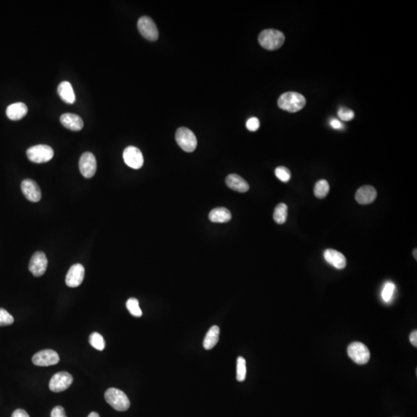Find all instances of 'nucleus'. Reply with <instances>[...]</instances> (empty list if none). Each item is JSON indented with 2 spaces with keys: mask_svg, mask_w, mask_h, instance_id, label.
<instances>
[{
  "mask_svg": "<svg viewBox=\"0 0 417 417\" xmlns=\"http://www.w3.org/2000/svg\"><path fill=\"white\" fill-rule=\"evenodd\" d=\"M278 104L281 109L295 113L303 109L306 104V99L299 93L290 91L280 96Z\"/></svg>",
  "mask_w": 417,
  "mask_h": 417,
  "instance_id": "f257e3e1",
  "label": "nucleus"
},
{
  "mask_svg": "<svg viewBox=\"0 0 417 417\" xmlns=\"http://www.w3.org/2000/svg\"><path fill=\"white\" fill-rule=\"evenodd\" d=\"M260 44L264 49L275 50L279 49L285 43V36L281 31L274 29H267L260 33L258 37Z\"/></svg>",
  "mask_w": 417,
  "mask_h": 417,
  "instance_id": "f03ea898",
  "label": "nucleus"
},
{
  "mask_svg": "<svg viewBox=\"0 0 417 417\" xmlns=\"http://www.w3.org/2000/svg\"><path fill=\"white\" fill-rule=\"evenodd\" d=\"M106 402L112 408L118 411H128L130 407V401L126 394L121 390L116 388H110L104 394Z\"/></svg>",
  "mask_w": 417,
  "mask_h": 417,
  "instance_id": "7ed1b4c3",
  "label": "nucleus"
},
{
  "mask_svg": "<svg viewBox=\"0 0 417 417\" xmlns=\"http://www.w3.org/2000/svg\"><path fill=\"white\" fill-rule=\"evenodd\" d=\"M26 155L31 162L39 164L51 160L54 152L53 148L49 145H37L28 148Z\"/></svg>",
  "mask_w": 417,
  "mask_h": 417,
  "instance_id": "20e7f679",
  "label": "nucleus"
},
{
  "mask_svg": "<svg viewBox=\"0 0 417 417\" xmlns=\"http://www.w3.org/2000/svg\"><path fill=\"white\" fill-rule=\"evenodd\" d=\"M176 140L178 145L186 152H193L197 146V139L193 131L182 127L176 131Z\"/></svg>",
  "mask_w": 417,
  "mask_h": 417,
  "instance_id": "39448f33",
  "label": "nucleus"
},
{
  "mask_svg": "<svg viewBox=\"0 0 417 417\" xmlns=\"http://www.w3.org/2000/svg\"><path fill=\"white\" fill-rule=\"evenodd\" d=\"M348 355L352 360L359 365H365L370 361V350L366 345L359 342L349 345Z\"/></svg>",
  "mask_w": 417,
  "mask_h": 417,
  "instance_id": "423d86ee",
  "label": "nucleus"
},
{
  "mask_svg": "<svg viewBox=\"0 0 417 417\" xmlns=\"http://www.w3.org/2000/svg\"><path fill=\"white\" fill-rule=\"evenodd\" d=\"M73 383V377L66 372H60L53 375L49 381V390L53 393H60L67 390Z\"/></svg>",
  "mask_w": 417,
  "mask_h": 417,
  "instance_id": "0eeeda50",
  "label": "nucleus"
},
{
  "mask_svg": "<svg viewBox=\"0 0 417 417\" xmlns=\"http://www.w3.org/2000/svg\"><path fill=\"white\" fill-rule=\"evenodd\" d=\"M138 29L145 39L155 41L158 38V30L156 24L148 16H142L138 19Z\"/></svg>",
  "mask_w": 417,
  "mask_h": 417,
  "instance_id": "6e6552de",
  "label": "nucleus"
},
{
  "mask_svg": "<svg viewBox=\"0 0 417 417\" xmlns=\"http://www.w3.org/2000/svg\"><path fill=\"white\" fill-rule=\"evenodd\" d=\"M123 158L125 164L132 169H139L143 165V155L136 147H127L123 152Z\"/></svg>",
  "mask_w": 417,
  "mask_h": 417,
  "instance_id": "1a4fd4ad",
  "label": "nucleus"
},
{
  "mask_svg": "<svg viewBox=\"0 0 417 417\" xmlns=\"http://www.w3.org/2000/svg\"><path fill=\"white\" fill-rule=\"evenodd\" d=\"M79 168L83 177L92 178L97 170V161L94 155L91 152L83 153L80 158Z\"/></svg>",
  "mask_w": 417,
  "mask_h": 417,
  "instance_id": "9d476101",
  "label": "nucleus"
},
{
  "mask_svg": "<svg viewBox=\"0 0 417 417\" xmlns=\"http://www.w3.org/2000/svg\"><path fill=\"white\" fill-rule=\"evenodd\" d=\"M32 363L37 366H49L60 362L59 355L51 349L38 352L32 359Z\"/></svg>",
  "mask_w": 417,
  "mask_h": 417,
  "instance_id": "9b49d317",
  "label": "nucleus"
},
{
  "mask_svg": "<svg viewBox=\"0 0 417 417\" xmlns=\"http://www.w3.org/2000/svg\"><path fill=\"white\" fill-rule=\"evenodd\" d=\"M47 264V258L44 253L38 251L32 255L29 262V269L35 277H40L46 272Z\"/></svg>",
  "mask_w": 417,
  "mask_h": 417,
  "instance_id": "f8f14e48",
  "label": "nucleus"
},
{
  "mask_svg": "<svg viewBox=\"0 0 417 417\" xmlns=\"http://www.w3.org/2000/svg\"><path fill=\"white\" fill-rule=\"evenodd\" d=\"M85 270L80 264L72 266L66 274V284L70 288H77L81 285L84 278Z\"/></svg>",
  "mask_w": 417,
  "mask_h": 417,
  "instance_id": "ddd939ff",
  "label": "nucleus"
},
{
  "mask_svg": "<svg viewBox=\"0 0 417 417\" xmlns=\"http://www.w3.org/2000/svg\"><path fill=\"white\" fill-rule=\"evenodd\" d=\"M21 189L25 197L29 201L37 203L40 200L42 193L39 186L35 181L32 179H25L22 181L21 183Z\"/></svg>",
  "mask_w": 417,
  "mask_h": 417,
  "instance_id": "4468645a",
  "label": "nucleus"
},
{
  "mask_svg": "<svg viewBox=\"0 0 417 417\" xmlns=\"http://www.w3.org/2000/svg\"><path fill=\"white\" fill-rule=\"evenodd\" d=\"M325 261L337 269H344L347 264L346 257L337 250L329 249L324 253Z\"/></svg>",
  "mask_w": 417,
  "mask_h": 417,
  "instance_id": "2eb2a0df",
  "label": "nucleus"
},
{
  "mask_svg": "<svg viewBox=\"0 0 417 417\" xmlns=\"http://www.w3.org/2000/svg\"><path fill=\"white\" fill-rule=\"evenodd\" d=\"M377 197V190L372 186H362L358 189L356 193V201L362 205L370 204L373 203Z\"/></svg>",
  "mask_w": 417,
  "mask_h": 417,
  "instance_id": "dca6fc26",
  "label": "nucleus"
},
{
  "mask_svg": "<svg viewBox=\"0 0 417 417\" xmlns=\"http://www.w3.org/2000/svg\"><path fill=\"white\" fill-rule=\"evenodd\" d=\"M60 122L63 127L71 131H80L83 127V121L81 118L77 114L71 113L62 114Z\"/></svg>",
  "mask_w": 417,
  "mask_h": 417,
  "instance_id": "f3484780",
  "label": "nucleus"
},
{
  "mask_svg": "<svg viewBox=\"0 0 417 417\" xmlns=\"http://www.w3.org/2000/svg\"><path fill=\"white\" fill-rule=\"evenodd\" d=\"M28 107L22 102L14 103L8 106L6 109V116L12 121H18L22 119L26 115Z\"/></svg>",
  "mask_w": 417,
  "mask_h": 417,
  "instance_id": "a211bd4d",
  "label": "nucleus"
},
{
  "mask_svg": "<svg viewBox=\"0 0 417 417\" xmlns=\"http://www.w3.org/2000/svg\"><path fill=\"white\" fill-rule=\"evenodd\" d=\"M226 183L229 188L239 193H246L250 189L248 183L237 174H231L227 176Z\"/></svg>",
  "mask_w": 417,
  "mask_h": 417,
  "instance_id": "6ab92c4d",
  "label": "nucleus"
},
{
  "mask_svg": "<svg viewBox=\"0 0 417 417\" xmlns=\"http://www.w3.org/2000/svg\"><path fill=\"white\" fill-rule=\"evenodd\" d=\"M57 92L62 101L66 104H72L76 101L73 87L68 81L61 82L58 86Z\"/></svg>",
  "mask_w": 417,
  "mask_h": 417,
  "instance_id": "aec40b11",
  "label": "nucleus"
},
{
  "mask_svg": "<svg viewBox=\"0 0 417 417\" xmlns=\"http://www.w3.org/2000/svg\"><path fill=\"white\" fill-rule=\"evenodd\" d=\"M209 218L213 223H227L231 220L232 215L227 208H215L209 214Z\"/></svg>",
  "mask_w": 417,
  "mask_h": 417,
  "instance_id": "412c9836",
  "label": "nucleus"
},
{
  "mask_svg": "<svg viewBox=\"0 0 417 417\" xmlns=\"http://www.w3.org/2000/svg\"><path fill=\"white\" fill-rule=\"evenodd\" d=\"M219 336H220V328L214 325L210 330L208 331L203 341V347L206 350H210L215 347L219 342Z\"/></svg>",
  "mask_w": 417,
  "mask_h": 417,
  "instance_id": "4be33fe9",
  "label": "nucleus"
},
{
  "mask_svg": "<svg viewBox=\"0 0 417 417\" xmlns=\"http://www.w3.org/2000/svg\"><path fill=\"white\" fill-rule=\"evenodd\" d=\"M288 206L285 203H280L275 208L274 212V220L278 224H283L288 218Z\"/></svg>",
  "mask_w": 417,
  "mask_h": 417,
  "instance_id": "5701e85b",
  "label": "nucleus"
},
{
  "mask_svg": "<svg viewBox=\"0 0 417 417\" xmlns=\"http://www.w3.org/2000/svg\"><path fill=\"white\" fill-rule=\"evenodd\" d=\"M329 190H330V186L328 181L322 179L315 184L314 193L317 198L323 199L329 194Z\"/></svg>",
  "mask_w": 417,
  "mask_h": 417,
  "instance_id": "b1692460",
  "label": "nucleus"
},
{
  "mask_svg": "<svg viewBox=\"0 0 417 417\" xmlns=\"http://www.w3.org/2000/svg\"><path fill=\"white\" fill-rule=\"evenodd\" d=\"M89 343L98 351H103L105 348V341L101 335L97 332H93L89 337Z\"/></svg>",
  "mask_w": 417,
  "mask_h": 417,
  "instance_id": "393cba45",
  "label": "nucleus"
},
{
  "mask_svg": "<svg viewBox=\"0 0 417 417\" xmlns=\"http://www.w3.org/2000/svg\"><path fill=\"white\" fill-rule=\"evenodd\" d=\"M126 307L133 316L136 317V318H140V317L142 316V311L140 308L139 302L136 298H129L127 301Z\"/></svg>",
  "mask_w": 417,
  "mask_h": 417,
  "instance_id": "a878e982",
  "label": "nucleus"
},
{
  "mask_svg": "<svg viewBox=\"0 0 417 417\" xmlns=\"http://www.w3.org/2000/svg\"><path fill=\"white\" fill-rule=\"evenodd\" d=\"M247 376V366L246 360L243 357H238L237 363V380L239 382H244Z\"/></svg>",
  "mask_w": 417,
  "mask_h": 417,
  "instance_id": "bb28decb",
  "label": "nucleus"
},
{
  "mask_svg": "<svg viewBox=\"0 0 417 417\" xmlns=\"http://www.w3.org/2000/svg\"><path fill=\"white\" fill-rule=\"evenodd\" d=\"M396 286L394 283L387 282L385 286L383 288V292H382V298L383 301L385 302H389L391 301L392 298L394 296V291H395Z\"/></svg>",
  "mask_w": 417,
  "mask_h": 417,
  "instance_id": "cd10ccee",
  "label": "nucleus"
},
{
  "mask_svg": "<svg viewBox=\"0 0 417 417\" xmlns=\"http://www.w3.org/2000/svg\"><path fill=\"white\" fill-rule=\"evenodd\" d=\"M275 175H276L277 178L283 182H289L291 177V174L289 169L284 166L278 167L275 169Z\"/></svg>",
  "mask_w": 417,
  "mask_h": 417,
  "instance_id": "c85d7f7f",
  "label": "nucleus"
},
{
  "mask_svg": "<svg viewBox=\"0 0 417 417\" xmlns=\"http://www.w3.org/2000/svg\"><path fill=\"white\" fill-rule=\"evenodd\" d=\"M13 322V317L3 308H0V326L10 325Z\"/></svg>",
  "mask_w": 417,
  "mask_h": 417,
  "instance_id": "c756f323",
  "label": "nucleus"
},
{
  "mask_svg": "<svg viewBox=\"0 0 417 417\" xmlns=\"http://www.w3.org/2000/svg\"><path fill=\"white\" fill-rule=\"evenodd\" d=\"M338 116L342 121H349L355 117L354 111L347 107H341L338 111Z\"/></svg>",
  "mask_w": 417,
  "mask_h": 417,
  "instance_id": "7c9ffc66",
  "label": "nucleus"
},
{
  "mask_svg": "<svg viewBox=\"0 0 417 417\" xmlns=\"http://www.w3.org/2000/svg\"><path fill=\"white\" fill-rule=\"evenodd\" d=\"M247 129L250 131H256L258 130L260 127L259 119L255 117L250 118V119L247 120V124H246Z\"/></svg>",
  "mask_w": 417,
  "mask_h": 417,
  "instance_id": "2f4dec72",
  "label": "nucleus"
},
{
  "mask_svg": "<svg viewBox=\"0 0 417 417\" xmlns=\"http://www.w3.org/2000/svg\"><path fill=\"white\" fill-rule=\"evenodd\" d=\"M51 417H66L64 409L60 406L54 407L51 412Z\"/></svg>",
  "mask_w": 417,
  "mask_h": 417,
  "instance_id": "473e14b6",
  "label": "nucleus"
},
{
  "mask_svg": "<svg viewBox=\"0 0 417 417\" xmlns=\"http://www.w3.org/2000/svg\"><path fill=\"white\" fill-rule=\"evenodd\" d=\"M330 125L332 128L336 130H341L344 128V124H343V123L342 122V121H339V120L336 119V118L331 120Z\"/></svg>",
  "mask_w": 417,
  "mask_h": 417,
  "instance_id": "72a5a7b5",
  "label": "nucleus"
},
{
  "mask_svg": "<svg viewBox=\"0 0 417 417\" xmlns=\"http://www.w3.org/2000/svg\"><path fill=\"white\" fill-rule=\"evenodd\" d=\"M12 417H29V416L26 411L21 410V409H18L16 411H14Z\"/></svg>",
  "mask_w": 417,
  "mask_h": 417,
  "instance_id": "f704fd0d",
  "label": "nucleus"
},
{
  "mask_svg": "<svg viewBox=\"0 0 417 417\" xmlns=\"http://www.w3.org/2000/svg\"><path fill=\"white\" fill-rule=\"evenodd\" d=\"M410 340H411V343H412V345L414 346V347H417V330L414 331V332L411 333V336H410Z\"/></svg>",
  "mask_w": 417,
  "mask_h": 417,
  "instance_id": "c9c22d12",
  "label": "nucleus"
},
{
  "mask_svg": "<svg viewBox=\"0 0 417 417\" xmlns=\"http://www.w3.org/2000/svg\"><path fill=\"white\" fill-rule=\"evenodd\" d=\"M87 417H100V416H99V414H97V413L92 412L90 413Z\"/></svg>",
  "mask_w": 417,
  "mask_h": 417,
  "instance_id": "e433bc0d",
  "label": "nucleus"
},
{
  "mask_svg": "<svg viewBox=\"0 0 417 417\" xmlns=\"http://www.w3.org/2000/svg\"><path fill=\"white\" fill-rule=\"evenodd\" d=\"M417 249H415V250H414V252H413V254H414V257H415L416 260H417Z\"/></svg>",
  "mask_w": 417,
  "mask_h": 417,
  "instance_id": "4c0bfd02",
  "label": "nucleus"
}]
</instances>
